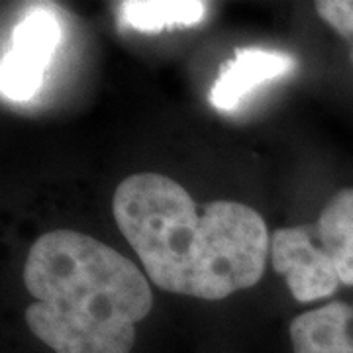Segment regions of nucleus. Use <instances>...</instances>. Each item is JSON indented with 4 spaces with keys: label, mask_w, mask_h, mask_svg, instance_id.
Listing matches in <instances>:
<instances>
[{
    "label": "nucleus",
    "mask_w": 353,
    "mask_h": 353,
    "mask_svg": "<svg viewBox=\"0 0 353 353\" xmlns=\"http://www.w3.org/2000/svg\"><path fill=\"white\" fill-rule=\"evenodd\" d=\"M201 206L176 181L157 173L124 179L114 192V220L155 287L222 301L257 285L271 248L257 210L236 201Z\"/></svg>",
    "instance_id": "obj_1"
},
{
    "label": "nucleus",
    "mask_w": 353,
    "mask_h": 353,
    "mask_svg": "<svg viewBox=\"0 0 353 353\" xmlns=\"http://www.w3.org/2000/svg\"><path fill=\"white\" fill-rule=\"evenodd\" d=\"M30 332L53 353H130L152 312L148 277L122 253L75 230H53L28 252Z\"/></svg>",
    "instance_id": "obj_2"
},
{
    "label": "nucleus",
    "mask_w": 353,
    "mask_h": 353,
    "mask_svg": "<svg viewBox=\"0 0 353 353\" xmlns=\"http://www.w3.org/2000/svg\"><path fill=\"white\" fill-rule=\"evenodd\" d=\"M271 257L299 303L353 287V189H341L310 226L281 228L271 236Z\"/></svg>",
    "instance_id": "obj_3"
},
{
    "label": "nucleus",
    "mask_w": 353,
    "mask_h": 353,
    "mask_svg": "<svg viewBox=\"0 0 353 353\" xmlns=\"http://www.w3.org/2000/svg\"><path fill=\"white\" fill-rule=\"evenodd\" d=\"M61 36V24L48 6H32L22 14L14 26L10 48L2 55V99L26 102L38 94Z\"/></svg>",
    "instance_id": "obj_4"
},
{
    "label": "nucleus",
    "mask_w": 353,
    "mask_h": 353,
    "mask_svg": "<svg viewBox=\"0 0 353 353\" xmlns=\"http://www.w3.org/2000/svg\"><path fill=\"white\" fill-rule=\"evenodd\" d=\"M296 67L289 53L265 50H240L232 61L222 65L210 90V102L218 110H232L257 85L287 75Z\"/></svg>",
    "instance_id": "obj_5"
},
{
    "label": "nucleus",
    "mask_w": 353,
    "mask_h": 353,
    "mask_svg": "<svg viewBox=\"0 0 353 353\" xmlns=\"http://www.w3.org/2000/svg\"><path fill=\"white\" fill-rule=\"evenodd\" d=\"M292 353H353V306L330 303L299 314L289 326Z\"/></svg>",
    "instance_id": "obj_6"
},
{
    "label": "nucleus",
    "mask_w": 353,
    "mask_h": 353,
    "mask_svg": "<svg viewBox=\"0 0 353 353\" xmlns=\"http://www.w3.org/2000/svg\"><path fill=\"white\" fill-rule=\"evenodd\" d=\"M118 14L130 28L153 34L196 26L206 14V4L196 0H126L118 4Z\"/></svg>",
    "instance_id": "obj_7"
},
{
    "label": "nucleus",
    "mask_w": 353,
    "mask_h": 353,
    "mask_svg": "<svg viewBox=\"0 0 353 353\" xmlns=\"http://www.w3.org/2000/svg\"><path fill=\"white\" fill-rule=\"evenodd\" d=\"M316 12L352 46L353 63V0H320Z\"/></svg>",
    "instance_id": "obj_8"
}]
</instances>
